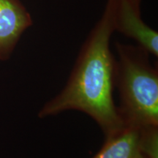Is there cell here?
<instances>
[{
  "mask_svg": "<svg viewBox=\"0 0 158 158\" xmlns=\"http://www.w3.org/2000/svg\"><path fill=\"white\" fill-rule=\"evenodd\" d=\"M115 0H108L103 15L91 31L64 89L40 110V118L68 110L88 114L106 135L121 130L125 124L114 102L116 59L110 48L114 28Z\"/></svg>",
  "mask_w": 158,
  "mask_h": 158,
  "instance_id": "cell-1",
  "label": "cell"
},
{
  "mask_svg": "<svg viewBox=\"0 0 158 158\" xmlns=\"http://www.w3.org/2000/svg\"><path fill=\"white\" fill-rule=\"evenodd\" d=\"M115 86L118 112L125 125L139 129L158 126V70L140 46L116 43Z\"/></svg>",
  "mask_w": 158,
  "mask_h": 158,
  "instance_id": "cell-2",
  "label": "cell"
},
{
  "mask_svg": "<svg viewBox=\"0 0 158 158\" xmlns=\"http://www.w3.org/2000/svg\"><path fill=\"white\" fill-rule=\"evenodd\" d=\"M114 28L115 31L133 39L138 46L149 54L157 57V31L142 21L140 7H136L130 0H115Z\"/></svg>",
  "mask_w": 158,
  "mask_h": 158,
  "instance_id": "cell-3",
  "label": "cell"
},
{
  "mask_svg": "<svg viewBox=\"0 0 158 158\" xmlns=\"http://www.w3.org/2000/svg\"><path fill=\"white\" fill-rule=\"evenodd\" d=\"M32 24L31 17L19 0H0V60H7L21 35Z\"/></svg>",
  "mask_w": 158,
  "mask_h": 158,
  "instance_id": "cell-4",
  "label": "cell"
},
{
  "mask_svg": "<svg viewBox=\"0 0 158 158\" xmlns=\"http://www.w3.org/2000/svg\"><path fill=\"white\" fill-rule=\"evenodd\" d=\"M141 154L140 129L125 125L117 133L106 137L101 149L92 158H136Z\"/></svg>",
  "mask_w": 158,
  "mask_h": 158,
  "instance_id": "cell-5",
  "label": "cell"
},
{
  "mask_svg": "<svg viewBox=\"0 0 158 158\" xmlns=\"http://www.w3.org/2000/svg\"><path fill=\"white\" fill-rule=\"evenodd\" d=\"M140 149L147 158H158V126L140 129Z\"/></svg>",
  "mask_w": 158,
  "mask_h": 158,
  "instance_id": "cell-6",
  "label": "cell"
},
{
  "mask_svg": "<svg viewBox=\"0 0 158 158\" xmlns=\"http://www.w3.org/2000/svg\"><path fill=\"white\" fill-rule=\"evenodd\" d=\"M130 1L134 4L136 7H140V2H141V0H130Z\"/></svg>",
  "mask_w": 158,
  "mask_h": 158,
  "instance_id": "cell-7",
  "label": "cell"
},
{
  "mask_svg": "<svg viewBox=\"0 0 158 158\" xmlns=\"http://www.w3.org/2000/svg\"><path fill=\"white\" fill-rule=\"evenodd\" d=\"M136 158H147V157H146L145 156L143 155H142V154H141V155H140L139 156H138V157H136Z\"/></svg>",
  "mask_w": 158,
  "mask_h": 158,
  "instance_id": "cell-8",
  "label": "cell"
}]
</instances>
